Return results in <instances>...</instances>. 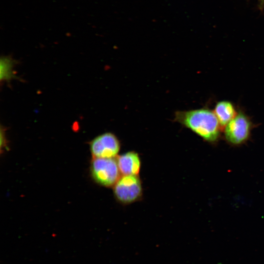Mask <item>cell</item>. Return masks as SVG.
I'll list each match as a JSON object with an SVG mask.
<instances>
[{
    "mask_svg": "<svg viewBox=\"0 0 264 264\" xmlns=\"http://www.w3.org/2000/svg\"><path fill=\"white\" fill-rule=\"evenodd\" d=\"M116 159L121 174L139 176L141 168V160L137 152L128 151L118 155Z\"/></svg>",
    "mask_w": 264,
    "mask_h": 264,
    "instance_id": "obj_6",
    "label": "cell"
},
{
    "mask_svg": "<svg viewBox=\"0 0 264 264\" xmlns=\"http://www.w3.org/2000/svg\"><path fill=\"white\" fill-rule=\"evenodd\" d=\"M260 1H261L262 2H263L264 3V0H260Z\"/></svg>",
    "mask_w": 264,
    "mask_h": 264,
    "instance_id": "obj_9",
    "label": "cell"
},
{
    "mask_svg": "<svg viewBox=\"0 0 264 264\" xmlns=\"http://www.w3.org/2000/svg\"><path fill=\"white\" fill-rule=\"evenodd\" d=\"M90 172L97 184L106 187H113L121 174L116 158L92 157Z\"/></svg>",
    "mask_w": 264,
    "mask_h": 264,
    "instance_id": "obj_2",
    "label": "cell"
},
{
    "mask_svg": "<svg viewBox=\"0 0 264 264\" xmlns=\"http://www.w3.org/2000/svg\"><path fill=\"white\" fill-rule=\"evenodd\" d=\"M174 121L209 143L217 141L222 130L214 110L207 107L177 110Z\"/></svg>",
    "mask_w": 264,
    "mask_h": 264,
    "instance_id": "obj_1",
    "label": "cell"
},
{
    "mask_svg": "<svg viewBox=\"0 0 264 264\" xmlns=\"http://www.w3.org/2000/svg\"><path fill=\"white\" fill-rule=\"evenodd\" d=\"M213 110L222 130L236 116L238 111L232 102L225 100L217 102Z\"/></svg>",
    "mask_w": 264,
    "mask_h": 264,
    "instance_id": "obj_7",
    "label": "cell"
},
{
    "mask_svg": "<svg viewBox=\"0 0 264 264\" xmlns=\"http://www.w3.org/2000/svg\"><path fill=\"white\" fill-rule=\"evenodd\" d=\"M14 62L9 56H3L0 59V80L8 81L14 76Z\"/></svg>",
    "mask_w": 264,
    "mask_h": 264,
    "instance_id": "obj_8",
    "label": "cell"
},
{
    "mask_svg": "<svg viewBox=\"0 0 264 264\" xmlns=\"http://www.w3.org/2000/svg\"><path fill=\"white\" fill-rule=\"evenodd\" d=\"M121 142L117 136L107 132L94 138L89 143L92 157L116 158L121 149Z\"/></svg>",
    "mask_w": 264,
    "mask_h": 264,
    "instance_id": "obj_5",
    "label": "cell"
},
{
    "mask_svg": "<svg viewBox=\"0 0 264 264\" xmlns=\"http://www.w3.org/2000/svg\"><path fill=\"white\" fill-rule=\"evenodd\" d=\"M253 126L250 118L242 110H239L223 129L224 137L231 145H241L249 138Z\"/></svg>",
    "mask_w": 264,
    "mask_h": 264,
    "instance_id": "obj_4",
    "label": "cell"
},
{
    "mask_svg": "<svg viewBox=\"0 0 264 264\" xmlns=\"http://www.w3.org/2000/svg\"><path fill=\"white\" fill-rule=\"evenodd\" d=\"M115 198L122 205H128L142 199L143 190L139 176L124 175L113 186Z\"/></svg>",
    "mask_w": 264,
    "mask_h": 264,
    "instance_id": "obj_3",
    "label": "cell"
}]
</instances>
